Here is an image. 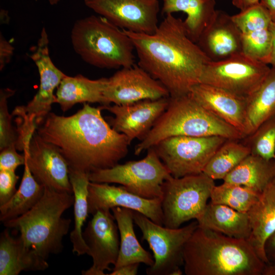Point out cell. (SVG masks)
<instances>
[{"label": "cell", "instance_id": "43", "mask_svg": "<svg viewBox=\"0 0 275 275\" xmlns=\"http://www.w3.org/2000/svg\"><path fill=\"white\" fill-rule=\"evenodd\" d=\"M270 30L272 34V42L269 64L275 67V23L271 22Z\"/></svg>", "mask_w": 275, "mask_h": 275}, {"label": "cell", "instance_id": "46", "mask_svg": "<svg viewBox=\"0 0 275 275\" xmlns=\"http://www.w3.org/2000/svg\"><path fill=\"white\" fill-rule=\"evenodd\" d=\"M163 1H165V0H162Z\"/></svg>", "mask_w": 275, "mask_h": 275}, {"label": "cell", "instance_id": "45", "mask_svg": "<svg viewBox=\"0 0 275 275\" xmlns=\"http://www.w3.org/2000/svg\"><path fill=\"white\" fill-rule=\"evenodd\" d=\"M60 1L61 0H48V2L51 5H55L59 3Z\"/></svg>", "mask_w": 275, "mask_h": 275}, {"label": "cell", "instance_id": "44", "mask_svg": "<svg viewBox=\"0 0 275 275\" xmlns=\"http://www.w3.org/2000/svg\"><path fill=\"white\" fill-rule=\"evenodd\" d=\"M267 275H275V260L268 265Z\"/></svg>", "mask_w": 275, "mask_h": 275}, {"label": "cell", "instance_id": "6", "mask_svg": "<svg viewBox=\"0 0 275 275\" xmlns=\"http://www.w3.org/2000/svg\"><path fill=\"white\" fill-rule=\"evenodd\" d=\"M71 44L84 61L106 69L135 65L133 44L124 31L101 16L77 20L71 32Z\"/></svg>", "mask_w": 275, "mask_h": 275}, {"label": "cell", "instance_id": "17", "mask_svg": "<svg viewBox=\"0 0 275 275\" xmlns=\"http://www.w3.org/2000/svg\"><path fill=\"white\" fill-rule=\"evenodd\" d=\"M88 203L89 213L92 215L99 210H111L120 207L138 211L155 223L163 225L161 199L144 198L128 191L122 185L116 186L107 183L90 181Z\"/></svg>", "mask_w": 275, "mask_h": 275}, {"label": "cell", "instance_id": "1", "mask_svg": "<svg viewBox=\"0 0 275 275\" xmlns=\"http://www.w3.org/2000/svg\"><path fill=\"white\" fill-rule=\"evenodd\" d=\"M102 109L85 103L70 116L50 112L36 132L58 149L70 169L89 174L112 168L127 155L131 142L110 127L102 116Z\"/></svg>", "mask_w": 275, "mask_h": 275}, {"label": "cell", "instance_id": "34", "mask_svg": "<svg viewBox=\"0 0 275 275\" xmlns=\"http://www.w3.org/2000/svg\"><path fill=\"white\" fill-rule=\"evenodd\" d=\"M244 143L251 153L266 160L275 159V116L262 123Z\"/></svg>", "mask_w": 275, "mask_h": 275}, {"label": "cell", "instance_id": "33", "mask_svg": "<svg viewBox=\"0 0 275 275\" xmlns=\"http://www.w3.org/2000/svg\"><path fill=\"white\" fill-rule=\"evenodd\" d=\"M260 194L243 185L224 182L213 187L210 202L248 213L258 201Z\"/></svg>", "mask_w": 275, "mask_h": 275}, {"label": "cell", "instance_id": "22", "mask_svg": "<svg viewBox=\"0 0 275 275\" xmlns=\"http://www.w3.org/2000/svg\"><path fill=\"white\" fill-rule=\"evenodd\" d=\"M6 228L0 236V274L18 275L23 271H43L46 260L27 246L20 236L14 238Z\"/></svg>", "mask_w": 275, "mask_h": 275}, {"label": "cell", "instance_id": "12", "mask_svg": "<svg viewBox=\"0 0 275 275\" xmlns=\"http://www.w3.org/2000/svg\"><path fill=\"white\" fill-rule=\"evenodd\" d=\"M267 64L241 53L205 66L200 82L247 97L260 86L270 71Z\"/></svg>", "mask_w": 275, "mask_h": 275}, {"label": "cell", "instance_id": "8", "mask_svg": "<svg viewBox=\"0 0 275 275\" xmlns=\"http://www.w3.org/2000/svg\"><path fill=\"white\" fill-rule=\"evenodd\" d=\"M134 223L153 253L154 263L148 275H181L185 243L198 226L197 220L181 228H170L157 224L143 214L132 211Z\"/></svg>", "mask_w": 275, "mask_h": 275}, {"label": "cell", "instance_id": "5", "mask_svg": "<svg viewBox=\"0 0 275 275\" xmlns=\"http://www.w3.org/2000/svg\"><path fill=\"white\" fill-rule=\"evenodd\" d=\"M219 136L240 140L244 135L198 103L189 94L169 97V104L152 128L135 146L134 154L172 136Z\"/></svg>", "mask_w": 275, "mask_h": 275}, {"label": "cell", "instance_id": "19", "mask_svg": "<svg viewBox=\"0 0 275 275\" xmlns=\"http://www.w3.org/2000/svg\"><path fill=\"white\" fill-rule=\"evenodd\" d=\"M241 36L243 53L266 64L269 63L272 22L265 7L259 4L232 16Z\"/></svg>", "mask_w": 275, "mask_h": 275}, {"label": "cell", "instance_id": "29", "mask_svg": "<svg viewBox=\"0 0 275 275\" xmlns=\"http://www.w3.org/2000/svg\"><path fill=\"white\" fill-rule=\"evenodd\" d=\"M275 177V159L267 160L250 154L223 179L261 193Z\"/></svg>", "mask_w": 275, "mask_h": 275}, {"label": "cell", "instance_id": "32", "mask_svg": "<svg viewBox=\"0 0 275 275\" xmlns=\"http://www.w3.org/2000/svg\"><path fill=\"white\" fill-rule=\"evenodd\" d=\"M239 140L228 139L217 150L203 173L213 180H223L246 156L250 148Z\"/></svg>", "mask_w": 275, "mask_h": 275}, {"label": "cell", "instance_id": "7", "mask_svg": "<svg viewBox=\"0 0 275 275\" xmlns=\"http://www.w3.org/2000/svg\"><path fill=\"white\" fill-rule=\"evenodd\" d=\"M214 180L202 173L180 178L171 176L162 184L163 225L178 228L202 213L210 198Z\"/></svg>", "mask_w": 275, "mask_h": 275}, {"label": "cell", "instance_id": "26", "mask_svg": "<svg viewBox=\"0 0 275 275\" xmlns=\"http://www.w3.org/2000/svg\"><path fill=\"white\" fill-rule=\"evenodd\" d=\"M215 4V0H165L162 14L166 15L177 12L186 13L187 17L183 21L185 32L196 43L216 15Z\"/></svg>", "mask_w": 275, "mask_h": 275}, {"label": "cell", "instance_id": "16", "mask_svg": "<svg viewBox=\"0 0 275 275\" xmlns=\"http://www.w3.org/2000/svg\"><path fill=\"white\" fill-rule=\"evenodd\" d=\"M104 105L133 103L170 97L168 90L139 65L122 68L107 78L103 91Z\"/></svg>", "mask_w": 275, "mask_h": 275}, {"label": "cell", "instance_id": "37", "mask_svg": "<svg viewBox=\"0 0 275 275\" xmlns=\"http://www.w3.org/2000/svg\"><path fill=\"white\" fill-rule=\"evenodd\" d=\"M15 145L9 146L1 151L0 170L15 171L17 167L24 165L25 157L16 151Z\"/></svg>", "mask_w": 275, "mask_h": 275}, {"label": "cell", "instance_id": "23", "mask_svg": "<svg viewBox=\"0 0 275 275\" xmlns=\"http://www.w3.org/2000/svg\"><path fill=\"white\" fill-rule=\"evenodd\" d=\"M248 214L252 227L248 241L259 258L269 264L264 246L267 239L275 231V177L262 191Z\"/></svg>", "mask_w": 275, "mask_h": 275}, {"label": "cell", "instance_id": "18", "mask_svg": "<svg viewBox=\"0 0 275 275\" xmlns=\"http://www.w3.org/2000/svg\"><path fill=\"white\" fill-rule=\"evenodd\" d=\"M169 97L143 100L133 103L113 106L102 105L103 109L115 115L111 120L113 128L125 134L131 142L142 140L166 111Z\"/></svg>", "mask_w": 275, "mask_h": 275}, {"label": "cell", "instance_id": "9", "mask_svg": "<svg viewBox=\"0 0 275 275\" xmlns=\"http://www.w3.org/2000/svg\"><path fill=\"white\" fill-rule=\"evenodd\" d=\"M146 156L139 160L100 169L89 174L91 182L118 183L141 197L162 198V184L172 176L158 156L153 147L148 149Z\"/></svg>", "mask_w": 275, "mask_h": 275}, {"label": "cell", "instance_id": "10", "mask_svg": "<svg viewBox=\"0 0 275 275\" xmlns=\"http://www.w3.org/2000/svg\"><path fill=\"white\" fill-rule=\"evenodd\" d=\"M49 39L42 28L37 45L30 58L35 64L40 76L39 90L25 106L16 107L12 115L17 116L18 124L21 128L35 130L43 121L56 103L53 92L66 75L53 63L49 53Z\"/></svg>", "mask_w": 275, "mask_h": 275}, {"label": "cell", "instance_id": "15", "mask_svg": "<svg viewBox=\"0 0 275 275\" xmlns=\"http://www.w3.org/2000/svg\"><path fill=\"white\" fill-rule=\"evenodd\" d=\"M23 151L36 180L44 187L73 194L69 167L63 156L52 145L37 133L23 143Z\"/></svg>", "mask_w": 275, "mask_h": 275}, {"label": "cell", "instance_id": "4", "mask_svg": "<svg viewBox=\"0 0 275 275\" xmlns=\"http://www.w3.org/2000/svg\"><path fill=\"white\" fill-rule=\"evenodd\" d=\"M74 202L73 194L44 187L43 195L32 209L3 223L6 228L19 232L24 243L47 260L63 249V238L69 232L71 220L62 215Z\"/></svg>", "mask_w": 275, "mask_h": 275}, {"label": "cell", "instance_id": "35", "mask_svg": "<svg viewBox=\"0 0 275 275\" xmlns=\"http://www.w3.org/2000/svg\"><path fill=\"white\" fill-rule=\"evenodd\" d=\"M15 93L9 88L1 89L0 91V150L15 145L16 147L17 134L11 123L12 116L9 113L7 100Z\"/></svg>", "mask_w": 275, "mask_h": 275}, {"label": "cell", "instance_id": "36", "mask_svg": "<svg viewBox=\"0 0 275 275\" xmlns=\"http://www.w3.org/2000/svg\"><path fill=\"white\" fill-rule=\"evenodd\" d=\"M18 179L15 171L0 170V206L7 203L16 192Z\"/></svg>", "mask_w": 275, "mask_h": 275}, {"label": "cell", "instance_id": "27", "mask_svg": "<svg viewBox=\"0 0 275 275\" xmlns=\"http://www.w3.org/2000/svg\"><path fill=\"white\" fill-rule=\"evenodd\" d=\"M111 211L116 219L120 235L119 255L114 268L132 263H144L148 266L154 263V258L138 241L133 228L132 210L120 207Z\"/></svg>", "mask_w": 275, "mask_h": 275}, {"label": "cell", "instance_id": "39", "mask_svg": "<svg viewBox=\"0 0 275 275\" xmlns=\"http://www.w3.org/2000/svg\"><path fill=\"white\" fill-rule=\"evenodd\" d=\"M140 263H132L114 268L109 275H135L138 274Z\"/></svg>", "mask_w": 275, "mask_h": 275}, {"label": "cell", "instance_id": "31", "mask_svg": "<svg viewBox=\"0 0 275 275\" xmlns=\"http://www.w3.org/2000/svg\"><path fill=\"white\" fill-rule=\"evenodd\" d=\"M23 176L18 190L5 204L0 206V221L3 223L24 214L40 200L44 187L32 175L26 158Z\"/></svg>", "mask_w": 275, "mask_h": 275}, {"label": "cell", "instance_id": "40", "mask_svg": "<svg viewBox=\"0 0 275 275\" xmlns=\"http://www.w3.org/2000/svg\"><path fill=\"white\" fill-rule=\"evenodd\" d=\"M265 252L269 262L275 260V231L267 239L265 243Z\"/></svg>", "mask_w": 275, "mask_h": 275}, {"label": "cell", "instance_id": "30", "mask_svg": "<svg viewBox=\"0 0 275 275\" xmlns=\"http://www.w3.org/2000/svg\"><path fill=\"white\" fill-rule=\"evenodd\" d=\"M69 178L74 197V228L70 234L72 252L77 256L87 254L88 248L82 237V228L88 216L89 173L69 168Z\"/></svg>", "mask_w": 275, "mask_h": 275}, {"label": "cell", "instance_id": "38", "mask_svg": "<svg viewBox=\"0 0 275 275\" xmlns=\"http://www.w3.org/2000/svg\"><path fill=\"white\" fill-rule=\"evenodd\" d=\"M14 47L4 36L0 35V69L3 70L13 56Z\"/></svg>", "mask_w": 275, "mask_h": 275}, {"label": "cell", "instance_id": "42", "mask_svg": "<svg viewBox=\"0 0 275 275\" xmlns=\"http://www.w3.org/2000/svg\"><path fill=\"white\" fill-rule=\"evenodd\" d=\"M260 3L266 9L272 22L275 23V0H261Z\"/></svg>", "mask_w": 275, "mask_h": 275}, {"label": "cell", "instance_id": "11", "mask_svg": "<svg viewBox=\"0 0 275 275\" xmlns=\"http://www.w3.org/2000/svg\"><path fill=\"white\" fill-rule=\"evenodd\" d=\"M227 140L219 136H175L153 147L170 174L180 178L203 173L210 158Z\"/></svg>", "mask_w": 275, "mask_h": 275}, {"label": "cell", "instance_id": "28", "mask_svg": "<svg viewBox=\"0 0 275 275\" xmlns=\"http://www.w3.org/2000/svg\"><path fill=\"white\" fill-rule=\"evenodd\" d=\"M274 116L275 67L272 66L260 86L246 97V136L252 134L262 123Z\"/></svg>", "mask_w": 275, "mask_h": 275}, {"label": "cell", "instance_id": "2", "mask_svg": "<svg viewBox=\"0 0 275 275\" xmlns=\"http://www.w3.org/2000/svg\"><path fill=\"white\" fill-rule=\"evenodd\" d=\"M123 30L133 44L138 65L159 81L170 97L188 94L200 83L203 70L211 61L188 37L181 19L166 15L152 34Z\"/></svg>", "mask_w": 275, "mask_h": 275}, {"label": "cell", "instance_id": "21", "mask_svg": "<svg viewBox=\"0 0 275 275\" xmlns=\"http://www.w3.org/2000/svg\"><path fill=\"white\" fill-rule=\"evenodd\" d=\"M196 43L211 62L243 53L240 32L232 16L223 11H217L214 20Z\"/></svg>", "mask_w": 275, "mask_h": 275}, {"label": "cell", "instance_id": "20", "mask_svg": "<svg viewBox=\"0 0 275 275\" xmlns=\"http://www.w3.org/2000/svg\"><path fill=\"white\" fill-rule=\"evenodd\" d=\"M189 94L200 105L246 137V98L200 82L194 86Z\"/></svg>", "mask_w": 275, "mask_h": 275}, {"label": "cell", "instance_id": "41", "mask_svg": "<svg viewBox=\"0 0 275 275\" xmlns=\"http://www.w3.org/2000/svg\"><path fill=\"white\" fill-rule=\"evenodd\" d=\"M260 0H232V4L240 11L246 10L260 3Z\"/></svg>", "mask_w": 275, "mask_h": 275}, {"label": "cell", "instance_id": "25", "mask_svg": "<svg viewBox=\"0 0 275 275\" xmlns=\"http://www.w3.org/2000/svg\"><path fill=\"white\" fill-rule=\"evenodd\" d=\"M107 78L91 79L81 74L66 75L56 93V103L66 112L78 103H99L105 105L103 91Z\"/></svg>", "mask_w": 275, "mask_h": 275}, {"label": "cell", "instance_id": "13", "mask_svg": "<svg viewBox=\"0 0 275 275\" xmlns=\"http://www.w3.org/2000/svg\"><path fill=\"white\" fill-rule=\"evenodd\" d=\"M85 5L119 28L153 34L158 26V0H84Z\"/></svg>", "mask_w": 275, "mask_h": 275}, {"label": "cell", "instance_id": "3", "mask_svg": "<svg viewBox=\"0 0 275 275\" xmlns=\"http://www.w3.org/2000/svg\"><path fill=\"white\" fill-rule=\"evenodd\" d=\"M183 261L186 275H267L268 267L248 240L199 225L185 244Z\"/></svg>", "mask_w": 275, "mask_h": 275}, {"label": "cell", "instance_id": "14", "mask_svg": "<svg viewBox=\"0 0 275 275\" xmlns=\"http://www.w3.org/2000/svg\"><path fill=\"white\" fill-rule=\"evenodd\" d=\"M111 210L101 209L93 214L82 232L88 246L87 255L93 263L83 275H104L105 270H111L110 265H115L118 259L120 239L118 227Z\"/></svg>", "mask_w": 275, "mask_h": 275}, {"label": "cell", "instance_id": "24", "mask_svg": "<svg viewBox=\"0 0 275 275\" xmlns=\"http://www.w3.org/2000/svg\"><path fill=\"white\" fill-rule=\"evenodd\" d=\"M196 220L200 227L235 238L248 240L252 232L248 213L237 211L225 205L207 203Z\"/></svg>", "mask_w": 275, "mask_h": 275}]
</instances>
